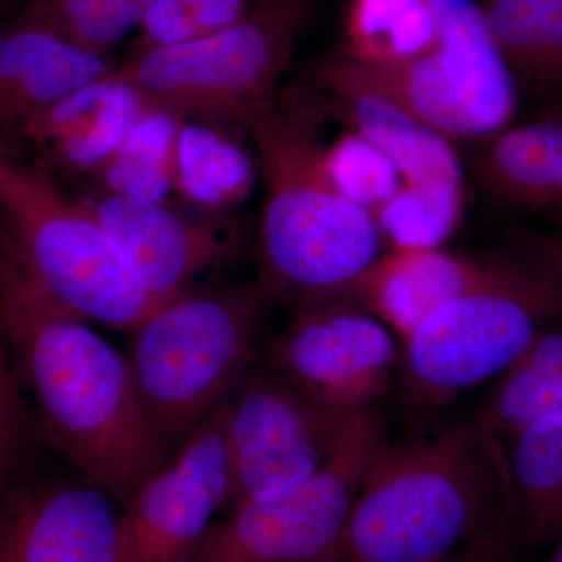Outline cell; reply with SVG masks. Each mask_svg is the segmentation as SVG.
Instances as JSON below:
<instances>
[{
  "instance_id": "9c48e42d",
  "label": "cell",
  "mask_w": 562,
  "mask_h": 562,
  "mask_svg": "<svg viewBox=\"0 0 562 562\" xmlns=\"http://www.w3.org/2000/svg\"><path fill=\"white\" fill-rule=\"evenodd\" d=\"M390 439L382 409L360 414L319 471L286 490L233 506L227 519L211 527L191 562H341L351 505Z\"/></svg>"
},
{
  "instance_id": "7a4b0ae2",
  "label": "cell",
  "mask_w": 562,
  "mask_h": 562,
  "mask_svg": "<svg viewBox=\"0 0 562 562\" xmlns=\"http://www.w3.org/2000/svg\"><path fill=\"white\" fill-rule=\"evenodd\" d=\"M512 530L501 439L475 416L424 424L373 460L347 517L341 562H432Z\"/></svg>"
},
{
  "instance_id": "ba28073f",
  "label": "cell",
  "mask_w": 562,
  "mask_h": 562,
  "mask_svg": "<svg viewBox=\"0 0 562 562\" xmlns=\"http://www.w3.org/2000/svg\"><path fill=\"white\" fill-rule=\"evenodd\" d=\"M436 44L397 63H369L338 50L333 60L386 92L446 138L476 139L505 131L517 85L476 0H431Z\"/></svg>"
},
{
  "instance_id": "52a82bcc",
  "label": "cell",
  "mask_w": 562,
  "mask_h": 562,
  "mask_svg": "<svg viewBox=\"0 0 562 562\" xmlns=\"http://www.w3.org/2000/svg\"><path fill=\"white\" fill-rule=\"evenodd\" d=\"M312 0H251L241 21L180 46L135 54L117 72L150 111L246 124L273 101Z\"/></svg>"
},
{
  "instance_id": "d6a6232c",
  "label": "cell",
  "mask_w": 562,
  "mask_h": 562,
  "mask_svg": "<svg viewBox=\"0 0 562 562\" xmlns=\"http://www.w3.org/2000/svg\"><path fill=\"white\" fill-rule=\"evenodd\" d=\"M520 251L541 265L562 286V231L532 235L525 239Z\"/></svg>"
},
{
  "instance_id": "d6986e66",
  "label": "cell",
  "mask_w": 562,
  "mask_h": 562,
  "mask_svg": "<svg viewBox=\"0 0 562 562\" xmlns=\"http://www.w3.org/2000/svg\"><path fill=\"white\" fill-rule=\"evenodd\" d=\"M512 495V528L527 546L562 535V412L501 439Z\"/></svg>"
},
{
  "instance_id": "30bf717a",
  "label": "cell",
  "mask_w": 562,
  "mask_h": 562,
  "mask_svg": "<svg viewBox=\"0 0 562 562\" xmlns=\"http://www.w3.org/2000/svg\"><path fill=\"white\" fill-rule=\"evenodd\" d=\"M224 409L231 508L286 490L319 471L358 417L313 401L268 364L251 369Z\"/></svg>"
},
{
  "instance_id": "ffe728a7",
  "label": "cell",
  "mask_w": 562,
  "mask_h": 562,
  "mask_svg": "<svg viewBox=\"0 0 562 562\" xmlns=\"http://www.w3.org/2000/svg\"><path fill=\"white\" fill-rule=\"evenodd\" d=\"M479 172L497 202L562 210V120L530 122L492 136Z\"/></svg>"
},
{
  "instance_id": "4dcf8cb0",
  "label": "cell",
  "mask_w": 562,
  "mask_h": 562,
  "mask_svg": "<svg viewBox=\"0 0 562 562\" xmlns=\"http://www.w3.org/2000/svg\"><path fill=\"white\" fill-rule=\"evenodd\" d=\"M198 22L202 35L224 31L241 21L251 7V0H180Z\"/></svg>"
},
{
  "instance_id": "836d02e7",
  "label": "cell",
  "mask_w": 562,
  "mask_h": 562,
  "mask_svg": "<svg viewBox=\"0 0 562 562\" xmlns=\"http://www.w3.org/2000/svg\"><path fill=\"white\" fill-rule=\"evenodd\" d=\"M549 562H562V535L557 539V547Z\"/></svg>"
},
{
  "instance_id": "8fae6325",
  "label": "cell",
  "mask_w": 562,
  "mask_h": 562,
  "mask_svg": "<svg viewBox=\"0 0 562 562\" xmlns=\"http://www.w3.org/2000/svg\"><path fill=\"white\" fill-rule=\"evenodd\" d=\"M394 333L351 297L292 308L266 364L310 398L346 416L380 408L394 387Z\"/></svg>"
},
{
  "instance_id": "4316f807",
  "label": "cell",
  "mask_w": 562,
  "mask_h": 562,
  "mask_svg": "<svg viewBox=\"0 0 562 562\" xmlns=\"http://www.w3.org/2000/svg\"><path fill=\"white\" fill-rule=\"evenodd\" d=\"M462 202V190H431L403 181L373 221L392 250L439 249L461 220Z\"/></svg>"
},
{
  "instance_id": "ac0fdd59",
  "label": "cell",
  "mask_w": 562,
  "mask_h": 562,
  "mask_svg": "<svg viewBox=\"0 0 562 562\" xmlns=\"http://www.w3.org/2000/svg\"><path fill=\"white\" fill-rule=\"evenodd\" d=\"M114 70L106 55L31 22L0 29V131L22 133L70 92Z\"/></svg>"
},
{
  "instance_id": "5bb4252c",
  "label": "cell",
  "mask_w": 562,
  "mask_h": 562,
  "mask_svg": "<svg viewBox=\"0 0 562 562\" xmlns=\"http://www.w3.org/2000/svg\"><path fill=\"white\" fill-rule=\"evenodd\" d=\"M90 205L133 280L157 302L180 297L192 280L231 255L224 228L162 202L106 192Z\"/></svg>"
},
{
  "instance_id": "d4e9b609",
  "label": "cell",
  "mask_w": 562,
  "mask_h": 562,
  "mask_svg": "<svg viewBox=\"0 0 562 562\" xmlns=\"http://www.w3.org/2000/svg\"><path fill=\"white\" fill-rule=\"evenodd\" d=\"M181 121L147 111L121 149L99 171L111 194L162 202L176 187Z\"/></svg>"
},
{
  "instance_id": "3957f363",
  "label": "cell",
  "mask_w": 562,
  "mask_h": 562,
  "mask_svg": "<svg viewBox=\"0 0 562 562\" xmlns=\"http://www.w3.org/2000/svg\"><path fill=\"white\" fill-rule=\"evenodd\" d=\"M246 125L265 181L258 281L292 308L351 297L379 260L382 236L372 214L333 183L319 114L272 101Z\"/></svg>"
},
{
  "instance_id": "277c9868",
  "label": "cell",
  "mask_w": 562,
  "mask_h": 562,
  "mask_svg": "<svg viewBox=\"0 0 562 562\" xmlns=\"http://www.w3.org/2000/svg\"><path fill=\"white\" fill-rule=\"evenodd\" d=\"M271 301L258 280L184 292L132 331L125 357L165 453L222 408L257 366Z\"/></svg>"
},
{
  "instance_id": "4fadbf2b",
  "label": "cell",
  "mask_w": 562,
  "mask_h": 562,
  "mask_svg": "<svg viewBox=\"0 0 562 562\" xmlns=\"http://www.w3.org/2000/svg\"><path fill=\"white\" fill-rule=\"evenodd\" d=\"M113 503L81 476H22L0 492V562H117Z\"/></svg>"
},
{
  "instance_id": "603a6c76",
  "label": "cell",
  "mask_w": 562,
  "mask_h": 562,
  "mask_svg": "<svg viewBox=\"0 0 562 562\" xmlns=\"http://www.w3.org/2000/svg\"><path fill=\"white\" fill-rule=\"evenodd\" d=\"M436 44L431 0H347L346 44L357 60L397 63L419 57Z\"/></svg>"
},
{
  "instance_id": "e0dca14e",
  "label": "cell",
  "mask_w": 562,
  "mask_h": 562,
  "mask_svg": "<svg viewBox=\"0 0 562 562\" xmlns=\"http://www.w3.org/2000/svg\"><path fill=\"white\" fill-rule=\"evenodd\" d=\"M117 72L70 92L22 131L50 168L69 176L98 173L147 113Z\"/></svg>"
},
{
  "instance_id": "83f0119b",
  "label": "cell",
  "mask_w": 562,
  "mask_h": 562,
  "mask_svg": "<svg viewBox=\"0 0 562 562\" xmlns=\"http://www.w3.org/2000/svg\"><path fill=\"white\" fill-rule=\"evenodd\" d=\"M325 162L333 183L344 198L372 216L397 194L403 184L397 166L368 139L351 131L325 147Z\"/></svg>"
},
{
  "instance_id": "1f68e13d",
  "label": "cell",
  "mask_w": 562,
  "mask_h": 562,
  "mask_svg": "<svg viewBox=\"0 0 562 562\" xmlns=\"http://www.w3.org/2000/svg\"><path fill=\"white\" fill-rule=\"evenodd\" d=\"M432 562H516L509 531L491 532Z\"/></svg>"
},
{
  "instance_id": "8992f818",
  "label": "cell",
  "mask_w": 562,
  "mask_h": 562,
  "mask_svg": "<svg viewBox=\"0 0 562 562\" xmlns=\"http://www.w3.org/2000/svg\"><path fill=\"white\" fill-rule=\"evenodd\" d=\"M0 216L43 290L81 319L133 331L158 306L111 246L90 203L0 150Z\"/></svg>"
},
{
  "instance_id": "e575fe53",
  "label": "cell",
  "mask_w": 562,
  "mask_h": 562,
  "mask_svg": "<svg viewBox=\"0 0 562 562\" xmlns=\"http://www.w3.org/2000/svg\"><path fill=\"white\" fill-rule=\"evenodd\" d=\"M476 2H479L480 5H483V3L486 2V0H476Z\"/></svg>"
},
{
  "instance_id": "44dd1931",
  "label": "cell",
  "mask_w": 562,
  "mask_h": 562,
  "mask_svg": "<svg viewBox=\"0 0 562 562\" xmlns=\"http://www.w3.org/2000/svg\"><path fill=\"white\" fill-rule=\"evenodd\" d=\"M482 9L516 85L562 99V0H486Z\"/></svg>"
},
{
  "instance_id": "f546056e",
  "label": "cell",
  "mask_w": 562,
  "mask_h": 562,
  "mask_svg": "<svg viewBox=\"0 0 562 562\" xmlns=\"http://www.w3.org/2000/svg\"><path fill=\"white\" fill-rule=\"evenodd\" d=\"M138 50L180 46L202 38L201 29L180 0H155L140 21Z\"/></svg>"
},
{
  "instance_id": "cb8c5ba5",
  "label": "cell",
  "mask_w": 562,
  "mask_h": 562,
  "mask_svg": "<svg viewBox=\"0 0 562 562\" xmlns=\"http://www.w3.org/2000/svg\"><path fill=\"white\" fill-rule=\"evenodd\" d=\"M254 169L246 151L203 125L180 127L176 187L190 201L222 209L249 194Z\"/></svg>"
},
{
  "instance_id": "5b68a950",
  "label": "cell",
  "mask_w": 562,
  "mask_h": 562,
  "mask_svg": "<svg viewBox=\"0 0 562 562\" xmlns=\"http://www.w3.org/2000/svg\"><path fill=\"white\" fill-rule=\"evenodd\" d=\"M562 321V286L524 251L497 280L431 314L403 339L395 401L412 427L495 380L532 339Z\"/></svg>"
},
{
  "instance_id": "2e32d148",
  "label": "cell",
  "mask_w": 562,
  "mask_h": 562,
  "mask_svg": "<svg viewBox=\"0 0 562 562\" xmlns=\"http://www.w3.org/2000/svg\"><path fill=\"white\" fill-rule=\"evenodd\" d=\"M513 257L469 260L439 249L391 250L351 290L401 341L443 305L497 280Z\"/></svg>"
},
{
  "instance_id": "f1b7e54d",
  "label": "cell",
  "mask_w": 562,
  "mask_h": 562,
  "mask_svg": "<svg viewBox=\"0 0 562 562\" xmlns=\"http://www.w3.org/2000/svg\"><path fill=\"white\" fill-rule=\"evenodd\" d=\"M16 362L0 325V492L22 479L38 438Z\"/></svg>"
},
{
  "instance_id": "6da1fadb",
  "label": "cell",
  "mask_w": 562,
  "mask_h": 562,
  "mask_svg": "<svg viewBox=\"0 0 562 562\" xmlns=\"http://www.w3.org/2000/svg\"><path fill=\"white\" fill-rule=\"evenodd\" d=\"M0 325L44 442L125 505L165 464L127 357L60 305L0 224Z\"/></svg>"
},
{
  "instance_id": "484cf974",
  "label": "cell",
  "mask_w": 562,
  "mask_h": 562,
  "mask_svg": "<svg viewBox=\"0 0 562 562\" xmlns=\"http://www.w3.org/2000/svg\"><path fill=\"white\" fill-rule=\"evenodd\" d=\"M155 0H32L21 20L106 55L139 27Z\"/></svg>"
},
{
  "instance_id": "7c38bea8",
  "label": "cell",
  "mask_w": 562,
  "mask_h": 562,
  "mask_svg": "<svg viewBox=\"0 0 562 562\" xmlns=\"http://www.w3.org/2000/svg\"><path fill=\"white\" fill-rule=\"evenodd\" d=\"M232 490L222 406L125 503L117 522V562H191L214 516L231 508Z\"/></svg>"
},
{
  "instance_id": "7402d4cb",
  "label": "cell",
  "mask_w": 562,
  "mask_h": 562,
  "mask_svg": "<svg viewBox=\"0 0 562 562\" xmlns=\"http://www.w3.org/2000/svg\"><path fill=\"white\" fill-rule=\"evenodd\" d=\"M562 412V321L539 333L524 353L494 380L476 420L497 436Z\"/></svg>"
},
{
  "instance_id": "9a60e30c",
  "label": "cell",
  "mask_w": 562,
  "mask_h": 562,
  "mask_svg": "<svg viewBox=\"0 0 562 562\" xmlns=\"http://www.w3.org/2000/svg\"><path fill=\"white\" fill-rule=\"evenodd\" d=\"M316 79L330 92L333 110L351 132L373 144L405 183L431 190H462L460 160L450 139L414 116L386 92L344 70L331 57L317 65Z\"/></svg>"
}]
</instances>
